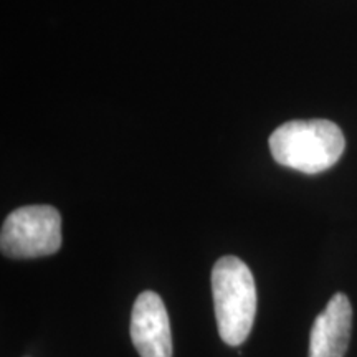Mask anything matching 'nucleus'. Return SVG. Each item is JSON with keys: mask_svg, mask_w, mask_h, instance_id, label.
Here are the masks:
<instances>
[{"mask_svg": "<svg viewBox=\"0 0 357 357\" xmlns=\"http://www.w3.org/2000/svg\"><path fill=\"white\" fill-rule=\"evenodd\" d=\"M352 329V306L344 293H336L314 319L310 336V357H344Z\"/></svg>", "mask_w": 357, "mask_h": 357, "instance_id": "5", "label": "nucleus"}, {"mask_svg": "<svg viewBox=\"0 0 357 357\" xmlns=\"http://www.w3.org/2000/svg\"><path fill=\"white\" fill-rule=\"evenodd\" d=\"M129 333L141 357H172L171 324L166 305L158 293L144 291L137 296Z\"/></svg>", "mask_w": 357, "mask_h": 357, "instance_id": "4", "label": "nucleus"}, {"mask_svg": "<svg viewBox=\"0 0 357 357\" xmlns=\"http://www.w3.org/2000/svg\"><path fill=\"white\" fill-rule=\"evenodd\" d=\"M344 147L341 128L328 119L284 123L270 136V151L276 162L303 174L331 169Z\"/></svg>", "mask_w": 357, "mask_h": 357, "instance_id": "1", "label": "nucleus"}, {"mask_svg": "<svg viewBox=\"0 0 357 357\" xmlns=\"http://www.w3.org/2000/svg\"><path fill=\"white\" fill-rule=\"evenodd\" d=\"M61 247V217L52 205H29L6 218L0 248L8 258L53 255Z\"/></svg>", "mask_w": 357, "mask_h": 357, "instance_id": "3", "label": "nucleus"}, {"mask_svg": "<svg viewBox=\"0 0 357 357\" xmlns=\"http://www.w3.org/2000/svg\"><path fill=\"white\" fill-rule=\"evenodd\" d=\"M212 293L222 341L240 346L255 323L257 287L252 271L236 257H223L213 265Z\"/></svg>", "mask_w": 357, "mask_h": 357, "instance_id": "2", "label": "nucleus"}]
</instances>
